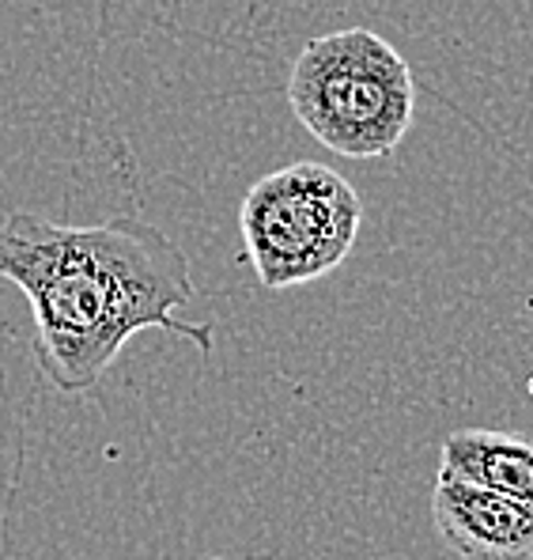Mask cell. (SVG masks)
I'll use <instances>...</instances> for the list:
<instances>
[{"label":"cell","mask_w":533,"mask_h":560,"mask_svg":"<svg viewBox=\"0 0 533 560\" xmlns=\"http://www.w3.org/2000/svg\"><path fill=\"white\" fill-rule=\"evenodd\" d=\"M439 474L462 477L533 508V443L522 435L491 432V428L450 432L442 440Z\"/></svg>","instance_id":"cell-5"},{"label":"cell","mask_w":533,"mask_h":560,"mask_svg":"<svg viewBox=\"0 0 533 560\" xmlns=\"http://www.w3.org/2000/svg\"><path fill=\"white\" fill-rule=\"evenodd\" d=\"M431 523L462 560H533V508L462 477L436 474Z\"/></svg>","instance_id":"cell-4"},{"label":"cell","mask_w":533,"mask_h":560,"mask_svg":"<svg viewBox=\"0 0 533 560\" xmlns=\"http://www.w3.org/2000/svg\"><path fill=\"white\" fill-rule=\"evenodd\" d=\"M209 560H227V557H209Z\"/></svg>","instance_id":"cell-6"},{"label":"cell","mask_w":533,"mask_h":560,"mask_svg":"<svg viewBox=\"0 0 533 560\" xmlns=\"http://www.w3.org/2000/svg\"><path fill=\"white\" fill-rule=\"evenodd\" d=\"M0 277L31 303L35 360L61 394H87L126 341L163 329L212 352V323H182L193 303L190 258L167 232L137 217L54 224L8 212L0 224Z\"/></svg>","instance_id":"cell-1"},{"label":"cell","mask_w":533,"mask_h":560,"mask_svg":"<svg viewBox=\"0 0 533 560\" xmlns=\"http://www.w3.org/2000/svg\"><path fill=\"white\" fill-rule=\"evenodd\" d=\"M288 106L303 129L344 160H387L416 114L405 57L367 27L333 31L299 49Z\"/></svg>","instance_id":"cell-2"},{"label":"cell","mask_w":533,"mask_h":560,"mask_svg":"<svg viewBox=\"0 0 533 560\" xmlns=\"http://www.w3.org/2000/svg\"><path fill=\"white\" fill-rule=\"evenodd\" d=\"M364 228V201L341 171L292 163L258 178L239 205L242 254L265 288H299L344 266Z\"/></svg>","instance_id":"cell-3"}]
</instances>
